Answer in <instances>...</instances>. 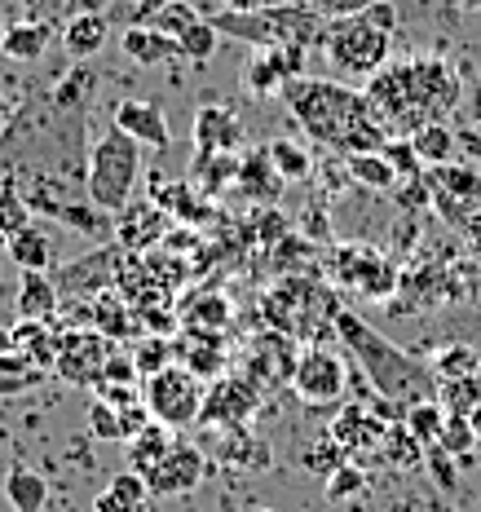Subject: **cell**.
Wrapping results in <instances>:
<instances>
[{"mask_svg":"<svg viewBox=\"0 0 481 512\" xmlns=\"http://www.w3.org/2000/svg\"><path fill=\"white\" fill-rule=\"evenodd\" d=\"M367 102L376 106L393 137H411L415 128L459 111L464 80L455 76L442 53H411V58H393L367 80Z\"/></svg>","mask_w":481,"mask_h":512,"instance_id":"6da1fadb","label":"cell"},{"mask_svg":"<svg viewBox=\"0 0 481 512\" xmlns=\"http://www.w3.org/2000/svg\"><path fill=\"white\" fill-rule=\"evenodd\" d=\"M279 98L287 102V115H292L318 146H331V151H345V155L380 151L393 137L376 115V106L367 102V93L354 89V84L296 76V80H287V89Z\"/></svg>","mask_w":481,"mask_h":512,"instance_id":"7a4b0ae2","label":"cell"},{"mask_svg":"<svg viewBox=\"0 0 481 512\" xmlns=\"http://www.w3.org/2000/svg\"><path fill=\"white\" fill-rule=\"evenodd\" d=\"M336 332H340V340L349 345V354L362 362V371H367L371 389H376L380 398L406 402V407L437 398V376H433V367H424V362H415L411 354H402V349L393 345L389 336H380L376 327L362 323L354 309L340 305Z\"/></svg>","mask_w":481,"mask_h":512,"instance_id":"3957f363","label":"cell"},{"mask_svg":"<svg viewBox=\"0 0 481 512\" xmlns=\"http://www.w3.org/2000/svg\"><path fill=\"white\" fill-rule=\"evenodd\" d=\"M212 27L221 31V40H239V45L252 49H314L327 40V23L314 5L305 0H283L274 9H252V14H234V9H221V14L208 18Z\"/></svg>","mask_w":481,"mask_h":512,"instance_id":"277c9868","label":"cell"},{"mask_svg":"<svg viewBox=\"0 0 481 512\" xmlns=\"http://www.w3.org/2000/svg\"><path fill=\"white\" fill-rule=\"evenodd\" d=\"M137 177H142V146L111 124L98 142H93L89 164H84V195H89L93 208L115 217V212H124L133 204Z\"/></svg>","mask_w":481,"mask_h":512,"instance_id":"5b68a950","label":"cell"},{"mask_svg":"<svg viewBox=\"0 0 481 512\" xmlns=\"http://www.w3.org/2000/svg\"><path fill=\"white\" fill-rule=\"evenodd\" d=\"M261 314L274 323V332H287L292 340H314L323 332V323L336 327L340 301L327 292V287L301 279V274H287L261 296Z\"/></svg>","mask_w":481,"mask_h":512,"instance_id":"8992f818","label":"cell"},{"mask_svg":"<svg viewBox=\"0 0 481 512\" xmlns=\"http://www.w3.org/2000/svg\"><path fill=\"white\" fill-rule=\"evenodd\" d=\"M323 53L331 62L340 80H371L380 67L393 62V36L380 31L376 23H367L362 14L354 18H331L327 23V40H323Z\"/></svg>","mask_w":481,"mask_h":512,"instance_id":"52a82bcc","label":"cell"},{"mask_svg":"<svg viewBox=\"0 0 481 512\" xmlns=\"http://www.w3.org/2000/svg\"><path fill=\"white\" fill-rule=\"evenodd\" d=\"M203 389H208V384H203L195 371L173 362V367L142 380V402H146V411H151V420L168 424V429H190V424H199Z\"/></svg>","mask_w":481,"mask_h":512,"instance_id":"ba28073f","label":"cell"},{"mask_svg":"<svg viewBox=\"0 0 481 512\" xmlns=\"http://www.w3.org/2000/svg\"><path fill=\"white\" fill-rule=\"evenodd\" d=\"M261 384L243 371H226V376L208 380L203 389V411H199V429H239L261 411Z\"/></svg>","mask_w":481,"mask_h":512,"instance_id":"9c48e42d","label":"cell"},{"mask_svg":"<svg viewBox=\"0 0 481 512\" xmlns=\"http://www.w3.org/2000/svg\"><path fill=\"white\" fill-rule=\"evenodd\" d=\"M111 336L93 332V327H58V371L67 384H98L102 380V367L111 362Z\"/></svg>","mask_w":481,"mask_h":512,"instance_id":"30bf717a","label":"cell"},{"mask_svg":"<svg viewBox=\"0 0 481 512\" xmlns=\"http://www.w3.org/2000/svg\"><path fill=\"white\" fill-rule=\"evenodd\" d=\"M429 190H433V204L442 212L451 226H468L481 208V173L477 164H442V168H429Z\"/></svg>","mask_w":481,"mask_h":512,"instance_id":"8fae6325","label":"cell"},{"mask_svg":"<svg viewBox=\"0 0 481 512\" xmlns=\"http://www.w3.org/2000/svg\"><path fill=\"white\" fill-rule=\"evenodd\" d=\"M292 389L309 407H331V402H340V393H345V358L331 354L323 345L301 349L296 371H292Z\"/></svg>","mask_w":481,"mask_h":512,"instance_id":"7c38bea8","label":"cell"},{"mask_svg":"<svg viewBox=\"0 0 481 512\" xmlns=\"http://www.w3.org/2000/svg\"><path fill=\"white\" fill-rule=\"evenodd\" d=\"M203 477H208V455H203L199 446L177 442L173 451L146 473V486H151V495H159V499H173V495H190Z\"/></svg>","mask_w":481,"mask_h":512,"instance_id":"4fadbf2b","label":"cell"},{"mask_svg":"<svg viewBox=\"0 0 481 512\" xmlns=\"http://www.w3.org/2000/svg\"><path fill=\"white\" fill-rule=\"evenodd\" d=\"M296 76H305V49H252L248 67H243V84L252 98L283 93L287 80Z\"/></svg>","mask_w":481,"mask_h":512,"instance_id":"5bb4252c","label":"cell"},{"mask_svg":"<svg viewBox=\"0 0 481 512\" xmlns=\"http://www.w3.org/2000/svg\"><path fill=\"white\" fill-rule=\"evenodd\" d=\"M384 433H389V424L376 420V415H371V407H358V402L340 407L336 420H331V429H327V437L349 455V460H362V455H371V451L380 455Z\"/></svg>","mask_w":481,"mask_h":512,"instance_id":"9a60e30c","label":"cell"},{"mask_svg":"<svg viewBox=\"0 0 481 512\" xmlns=\"http://www.w3.org/2000/svg\"><path fill=\"white\" fill-rule=\"evenodd\" d=\"M168 230H173V217L155 199H133L124 212H115V239H120L124 252L155 248V243H164Z\"/></svg>","mask_w":481,"mask_h":512,"instance_id":"2e32d148","label":"cell"},{"mask_svg":"<svg viewBox=\"0 0 481 512\" xmlns=\"http://www.w3.org/2000/svg\"><path fill=\"white\" fill-rule=\"evenodd\" d=\"M120 256H124V252L93 248V252H84L80 261L62 265L58 279H53V283H58V292H76V296H102V292H115Z\"/></svg>","mask_w":481,"mask_h":512,"instance_id":"e0dca14e","label":"cell"},{"mask_svg":"<svg viewBox=\"0 0 481 512\" xmlns=\"http://www.w3.org/2000/svg\"><path fill=\"white\" fill-rule=\"evenodd\" d=\"M296 358H301V345H296L287 332H261L248 345V367H243V376H252L256 384L261 380H270V384H279V380H292V371H296Z\"/></svg>","mask_w":481,"mask_h":512,"instance_id":"ac0fdd59","label":"cell"},{"mask_svg":"<svg viewBox=\"0 0 481 512\" xmlns=\"http://www.w3.org/2000/svg\"><path fill=\"white\" fill-rule=\"evenodd\" d=\"M340 279L349 287H358L362 296H371V301H384V296L398 292V270L389 265V256L380 252H358V248H345L340 252Z\"/></svg>","mask_w":481,"mask_h":512,"instance_id":"d6986e66","label":"cell"},{"mask_svg":"<svg viewBox=\"0 0 481 512\" xmlns=\"http://www.w3.org/2000/svg\"><path fill=\"white\" fill-rule=\"evenodd\" d=\"M115 128L128 133L137 146H151V151H168L173 146V128L164 120V106L159 102H146V98H128L115 106Z\"/></svg>","mask_w":481,"mask_h":512,"instance_id":"ffe728a7","label":"cell"},{"mask_svg":"<svg viewBox=\"0 0 481 512\" xmlns=\"http://www.w3.org/2000/svg\"><path fill=\"white\" fill-rule=\"evenodd\" d=\"M190 137L203 155H239L243 124L230 106H199L195 120H190Z\"/></svg>","mask_w":481,"mask_h":512,"instance_id":"44dd1931","label":"cell"},{"mask_svg":"<svg viewBox=\"0 0 481 512\" xmlns=\"http://www.w3.org/2000/svg\"><path fill=\"white\" fill-rule=\"evenodd\" d=\"M173 345H177V362L186 371H195V376L208 384V380H217V376H226V336H217V332H190V327H181V332L173 336Z\"/></svg>","mask_w":481,"mask_h":512,"instance_id":"7402d4cb","label":"cell"},{"mask_svg":"<svg viewBox=\"0 0 481 512\" xmlns=\"http://www.w3.org/2000/svg\"><path fill=\"white\" fill-rule=\"evenodd\" d=\"M234 186H239V195L252 199V204H274V199L283 195L287 181L274 173L270 155H265V146H261V151L239 155V173H234Z\"/></svg>","mask_w":481,"mask_h":512,"instance_id":"603a6c76","label":"cell"},{"mask_svg":"<svg viewBox=\"0 0 481 512\" xmlns=\"http://www.w3.org/2000/svg\"><path fill=\"white\" fill-rule=\"evenodd\" d=\"M120 49L128 62H137V67H164V62H177L181 49L173 36H164V31H155L151 23H133L124 27L120 36Z\"/></svg>","mask_w":481,"mask_h":512,"instance_id":"cb8c5ba5","label":"cell"},{"mask_svg":"<svg viewBox=\"0 0 481 512\" xmlns=\"http://www.w3.org/2000/svg\"><path fill=\"white\" fill-rule=\"evenodd\" d=\"M217 455L230 468H243V473H265L274 460L270 446H265L248 424H239V429H217Z\"/></svg>","mask_w":481,"mask_h":512,"instance_id":"d4e9b609","label":"cell"},{"mask_svg":"<svg viewBox=\"0 0 481 512\" xmlns=\"http://www.w3.org/2000/svg\"><path fill=\"white\" fill-rule=\"evenodd\" d=\"M173 446H177V429H168V424L151 420L142 433H133V437L124 442V460H128V468H133V473L146 477L159 460H164L168 451H173Z\"/></svg>","mask_w":481,"mask_h":512,"instance_id":"484cf974","label":"cell"},{"mask_svg":"<svg viewBox=\"0 0 481 512\" xmlns=\"http://www.w3.org/2000/svg\"><path fill=\"white\" fill-rule=\"evenodd\" d=\"M9 261L18 265V270H36V274H49L53 265H58V248H53V234L40 230L36 221H31L27 230L9 234Z\"/></svg>","mask_w":481,"mask_h":512,"instance_id":"4316f807","label":"cell"},{"mask_svg":"<svg viewBox=\"0 0 481 512\" xmlns=\"http://www.w3.org/2000/svg\"><path fill=\"white\" fill-rule=\"evenodd\" d=\"M49 45H53V31L45 23H36V18H18V23L0 31V53L9 62H40Z\"/></svg>","mask_w":481,"mask_h":512,"instance_id":"83f0119b","label":"cell"},{"mask_svg":"<svg viewBox=\"0 0 481 512\" xmlns=\"http://www.w3.org/2000/svg\"><path fill=\"white\" fill-rule=\"evenodd\" d=\"M106 40H111V18L106 14H71L67 27H62V49H67L76 62L93 58Z\"/></svg>","mask_w":481,"mask_h":512,"instance_id":"f1b7e54d","label":"cell"},{"mask_svg":"<svg viewBox=\"0 0 481 512\" xmlns=\"http://www.w3.org/2000/svg\"><path fill=\"white\" fill-rule=\"evenodd\" d=\"M62 305V292L49 274H36V270H23L18 279V318H40V323H53Z\"/></svg>","mask_w":481,"mask_h":512,"instance_id":"f546056e","label":"cell"},{"mask_svg":"<svg viewBox=\"0 0 481 512\" xmlns=\"http://www.w3.org/2000/svg\"><path fill=\"white\" fill-rule=\"evenodd\" d=\"M151 486H146L142 473L124 468V473L111 477V486L93 499V512H137V508H151Z\"/></svg>","mask_w":481,"mask_h":512,"instance_id":"4dcf8cb0","label":"cell"},{"mask_svg":"<svg viewBox=\"0 0 481 512\" xmlns=\"http://www.w3.org/2000/svg\"><path fill=\"white\" fill-rule=\"evenodd\" d=\"M177 318H181V327H190V332H217V336H226L230 323H234V309H230V301L221 292H203L195 305H181Z\"/></svg>","mask_w":481,"mask_h":512,"instance_id":"1f68e13d","label":"cell"},{"mask_svg":"<svg viewBox=\"0 0 481 512\" xmlns=\"http://www.w3.org/2000/svg\"><path fill=\"white\" fill-rule=\"evenodd\" d=\"M411 146H415V155H420L424 168H442V164H455V159H459V137H455V128L446 120L415 128Z\"/></svg>","mask_w":481,"mask_h":512,"instance_id":"d6a6232c","label":"cell"},{"mask_svg":"<svg viewBox=\"0 0 481 512\" xmlns=\"http://www.w3.org/2000/svg\"><path fill=\"white\" fill-rule=\"evenodd\" d=\"M5 499H9V508H14V512H45L49 482L36 473V468L14 464V468H9V477H5Z\"/></svg>","mask_w":481,"mask_h":512,"instance_id":"836d02e7","label":"cell"},{"mask_svg":"<svg viewBox=\"0 0 481 512\" xmlns=\"http://www.w3.org/2000/svg\"><path fill=\"white\" fill-rule=\"evenodd\" d=\"M40 380H45V367H36L27 354H18V349L0 354V398H23Z\"/></svg>","mask_w":481,"mask_h":512,"instance_id":"e575fe53","label":"cell"},{"mask_svg":"<svg viewBox=\"0 0 481 512\" xmlns=\"http://www.w3.org/2000/svg\"><path fill=\"white\" fill-rule=\"evenodd\" d=\"M345 168H349V177H354L358 186L376 190V195H389V190L398 186V173H393V164H389V159H384L380 151L345 155Z\"/></svg>","mask_w":481,"mask_h":512,"instance_id":"d590c367","label":"cell"},{"mask_svg":"<svg viewBox=\"0 0 481 512\" xmlns=\"http://www.w3.org/2000/svg\"><path fill=\"white\" fill-rule=\"evenodd\" d=\"M424 451H429V446H424L420 437L406 429V424H389V433H384V446H380L384 460L398 464V468H420Z\"/></svg>","mask_w":481,"mask_h":512,"instance_id":"8d00e7d4","label":"cell"},{"mask_svg":"<svg viewBox=\"0 0 481 512\" xmlns=\"http://www.w3.org/2000/svg\"><path fill=\"white\" fill-rule=\"evenodd\" d=\"M437 402H442L451 415H473L481 407V376L437 380Z\"/></svg>","mask_w":481,"mask_h":512,"instance_id":"74e56055","label":"cell"},{"mask_svg":"<svg viewBox=\"0 0 481 512\" xmlns=\"http://www.w3.org/2000/svg\"><path fill=\"white\" fill-rule=\"evenodd\" d=\"M217 45H221V31L208 23V18H195L186 31L177 36V49H181V58L186 62H195V67H203V62L217 53Z\"/></svg>","mask_w":481,"mask_h":512,"instance_id":"f35d334b","label":"cell"},{"mask_svg":"<svg viewBox=\"0 0 481 512\" xmlns=\"http://www.w3.org/2000/svg\"><path fill=\"white\" fill-rule=\"evenodd\" d=\"M133 362H137V371H142V380H146V376H155V371H164V367H173V362H177L173 336L146 332L142 340H137V349H133Z\"/></svg>","mask_w":481,"mask_h":512,"instance_id":"ab89813d","label":"cell"},{"mask_svg":"<svg viewBox=\"0 0 481 512\" xmlns=\"http://www.w3.org/2000/svg\"><path fill=\"white\" fill-rule=\"evenodd\" d=\"M265 155H270L274 173H279L283 181H305L309 177V151L296 142H287V137H274L270 146H265Z\"/></svg>","mask_w":481,"mask_h":512,"instance_id":"60d3db41","label":"cell"},{"mask_svg":"<svg viewBox=\"0 0 481 512\" xmlns=\"http://www.w3.org/2000/svg\"><path fill=\"white\" fill-rule=\"evenodd\" d=\"M406 429L420 437L424 446H437V437H442V424H446V407L442 402H415V407H406Z\"/></svg>","mask_w":481,"mask_h":512,"instance_id":"b9f144b4","label":"cell"},{"mask_svg":"<svg viewBox=\"0 0 481 512\" xmlns=\"http://www.w3.org/2000/svg\"><path fill=\"white\" fill-rule=\"evenodd\" d=\"M340 464H349V455L340 451V446L331 442L327 433H323V437H314V442H309L305 451H301V468H305V473H314V477H323V482H327L331 473H336Z\"/></svg>","mask_w":481,"mask_h":512,"instance_id":"7bdbcfd3","label":"cell"},{"mask_svg":"<svg viewBox=\"0 0 481 512\" xmlns=\"http://www.w3.org/2000/svg\"><path fill=\"white\" fill-rule=\"evenodd\" d=\"M31 226V204L23 199V190H18V181H0V230L5 234H18Z\"/></svg>","mask_w":481,"mask_h":512,"instance_id":"ee69618b","label":"cell"},{"mask_svg":"<svg viewBox=\"0 0 481 512\" xmlns=\"http://www.w3.org/2000/svg\"><path fill=\"white\" fill-rule=\"evenodd\" d=\"M433 376L437 380H459V376H481V358L468 345H446L433 358Z\"/></svg>","mask_w":481,"mask_h":512,"instance_id":"f6af8a7d","label":"cell"},{"mask_svg":"<svg viewBox=\"0 0 481 512\" xmlns=\"http://www.w3.org/2000/svg\"><path fill=\"white\" fill-rule=\"evenodd\" d=\"M380 155L393 164V173L398 177H411V181H420L429 168L420 164V155H415V146H411V137H389V142L380 146Z\"/></svg>","mask_w":481,"mask_h":512,"instance_id":"bcb514c9","label":"cell"},{"mask_svg":"<svg viewBox=\"0 0 481 512\" xmlns=\"http://www.w3.org/2000/svg\"><path fill=\"white\" fill-rule=\"evenodd\" d=\"M437 446H442L446 455H468L477 446V429L468 415H451L446 411V424H442V437H437Z\"/></svg>","mask_w":481,"mask_h":512,"instance_id":"7dc6e473","label":"cell"},{"mask_svg":"<svg viewBox=\"0 0 481 512\" xmlns=\"http://www.w3.org/2000/svg\"><path fill=\"white\" fill-rule=\"evenodd\" d=\"M89 429H93V437H102V442H124L128 437L120 407H111V402H102V398L89 402Z\"/></svg>","mask_w":481,"mask_h":512,"instance_id":"c3c4849f","label":"cell"},{"mask_svg":"<svg viewBox=\"0 0 481 512\" xmlns=\"http://www.w3.org/2000/svg\"><path fill=\"white\" fill-rule=\"evenodd\" d=\"M451 128H455V137H459V151H464L468 159H477L481 155V89L468 98V115H459Z\"/></svg>","mask_w":481,"mask_h":512,"instance_id":"681fc988","label":"cell"},{"mask_svg":"<svg viewBox=\"0 0 481 512\" xmlns=\"http://www.w3.org/2000/svg\"><path fill=\"white\" fill-rule=\"evenodd\" d=\"M195 18H199L195 9H190V5H181V0H173V5H159L155 14H146L142 23H151L155 31H164V36H173V40H177L181 31H186L190 23H195Z\"/></svg>","mask_w":481,"mask_h":512,"instance_id":"f907efd6","label":"cell"},{"mask_svg":"<svg viewBox=\"0 0 481 512\" xmlns=\"http://www.w3.org/2000/svg\"><path fill=\"white\" fill-rule=\"evenodd\" d=\"M362 490H367V477H362V468L358 464H340L336 473L327 477V495L336 499H354V495H362Z\"/></svg>","mask_w":481,"mask_h":512,"instance_id":"816d5d0a","label":"cell"},{"mask_svg":"<svg viewBox=\"0 0 481 512\" xmlns=\"http://www.w3.org/2000/svg\"><path fill=\"white\" fill-rule=\"evenodd\" d=\"M305 5H314L323 18H354L362 9L380 5V0H305Z\"/></svg>","mask_w":481,"mask_h":512,"instance_id":"f5cc1de1","label":"cell"},{"mask_svg":"<svg viewBox=\"0 0 481 512\" xmlns=\"http://www.w3.org/2000/svg\"><path fill=\"white\" fill-rule=\"evenodd\" d=\"M362 18H367V23H376L380 31H398V9H393V0H380V5H371V9H362Z\"/></svg>","mask_w":481,"mask_h":512,"instance_id":"db71d44e","label":"cell"},{"mask_svg":"<svg viewBox=\"0 0 481 512\" xmlns=\"http://www.w3.org/2000/svg\"><path fill=\"white\" fill-rule=\"evenodd\" d=\"M115 5H120V0H62L67 14H111Z\"/></svg>","mask_w":481,"mask_h":512,"instance_id":"11a10c76","label":"cell"},{"mask_svg":"<svg viewBox=\"0 0 481 512\" xmlns=\"http://www.w3.org/2000/svg\"><path fill=\"white\" fill-rule=\"evenodd\" d=\"M226 9H234V14H252V9H274L283 5V0H221Z\"/></svg>","mask_w":481,"mask_h":512,"instance_id":"9f6ffc18","label":"cell"},{"mask_svg":"<svg viewBox=\"0 0 481 512\" xmlns=\"http://www.w3.org/2000/svg\"><path fill=\"white\" fill-rule=\"evenodd\" d=\"M14 349V336H9V327H0V354H9Z\"/></svg>","mask_w":481,"mask_h":512,"instance_id":"6f0895ef","label":"cell"},{"mask_svg":"<svg viewBox=\"0 0 481 512\" xmlns=\"http://www.w3.org/2000/svg\"><path fill=\"white\" fill-rule=\"evenodd\" d=\"M459 5H464L468 14H477V9H481V0H459Z\"/></svg>","mask_w":481,"mask_h":512,"instance_id":"680465c9","label":"cell"},{"mask_svg":"<svg viewBox=\"0 0 481 512\" xmlns=\"http://www.w3.org/2000/svg\"><path fill=\"white\" fill-rule=\"evenodd\" d=\"M0 248H9V234L5 230H0Z\"/></svg>","mask_w":481,"mask_h":512,"instance_id":"91938a15","label":"cell"},{"mask_svg":"<svg viewBox=\"0 0 481 512\" xmlns=\"http://www.w3.org/2000/svg\"><path fill=\"white\" fill-rule=\"evenodd\" d=\"M252 512H279V508H265V504H261V508H252Z\"/></svg>","mask_w":481,"mask_h":512,"instance_id":"94428289","label":"cell"},{"mask_svg":"<svg viewBox=\"0 0 481 512\" xmlns=\"http://www.w3.org/2000/svg\"><path fill=\"white\" fill-rule=\"evenodd\" d=\"M137 512H155V508H137Z\"/></svg>","mask_w":481,"mask_h":512,"instance_id":"6125c7cd","label":"cell"}]
</instances>
